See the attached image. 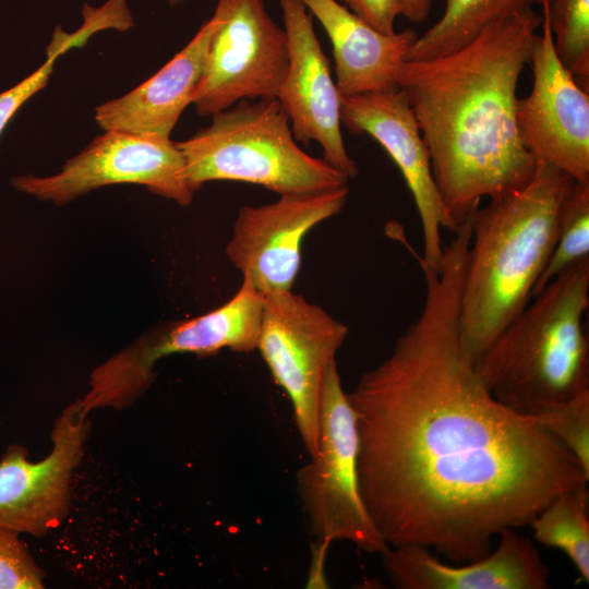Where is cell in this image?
Wrapping results in <instances>:
<instances>
[{
    "instance_id": "obj_20",
    "label": "cell",
    "mask_w": 589,
    "mask_h": 589,
    "mask_svg": "<svg viewBox=\"0 0 589 589\" xmlns=\"http://www.w3.org/2000/svg\"><path fill=\"white\" fill-rule=\"evenodd\" d=\"M533 538L561 550L589 581V492L582 484L557 494L529 524Z\"/></svg>"
},
{
    "instance_id": "obj_24",
    "label": "cell",
    "mask_w": 589,
    "mask_h": 589,
    "mask_svg": "<svg viewBox=\"0 0 589 589\" xmlns=\"http://www.w3.org/2000/svg\"><path fill=\"white\" fill-rule=\"evenodd\" d=\"M82 14L84 23L75 33L69 34L60 26L56 27L47 47V58L57 59L73 47L84 46L97 31L115 28L124 32L134 26L127 0H108L101 8L85 3Z\"/></svg>"
},
{
    "instance_id": "obj_21",
    "label": "cell",
    "mask_w": 589,
    "mask_h": 589,
    "mask_svg": "<svg viewBox=\"0 0 589 589\" xmlns=\"http://www.w3.org/2000/svg\"><path fill=\"white\" fill-rule=\"evenodd\" d=\"M589 259V182L574 181L562 201L556 238L532 297L551 279Z\"/></svg>"
},
{
    "instance_id": "obj_3",
    "label": "cell",
    "mask_w": 589,
    "mask_h": 589,
    "mask_svg": "<svg viewBox=\"0 0 589 589\" xmlns=\"http://www.w3.org/2000/svg\"><path fill=\"white\" fill-rule=\"evenodd\" d=\"M574 181L554 166L537 164L524 188L490 200L471 215L459 333L473 364L531 300L555 243L562 201Z\"/></svg>"
},
{
    "instance_id": "obj_30",
    "label": "cell",
    "mask_w": 589,
    "mask_h": 589,
    "mask_svg": "<svg viewBox=\"0 0 589 589\" xmlns=\"http://www.w3.org/2000/svg\"><path fill=\"white\" fill-rule=\"evenodd\" d=\"M530 1L532 2V4L538 3V4L542 5V4L546 3V2H549L550 0H530Z\"/></svg>"
},
{
    "instance_id": "obj_14",
    "label": "cell",
    "mask_w": 589,
    "mask_h": 589,
    "mask_svg": "<svg viewBox=\"0 0 589 589\" xmlns=\"http://www.w3.org/2000/svg\"><path fill=\"white\" fill-rule=\"evenodd\" d=\"M340 119L352 134H368L389 155L412 195L423 235L419 262L440 271L447 221L432 175L429 151L413 111L398 88L341 97Z\"/></svg>"
},
{
    "instance_id": "obj_9",
    "label": "cell",
    "mask_w": 589,
    "mask_h": 589,
    "mask_svg": "<svg viewBox=\"0 0 589 589\" xmlns=\"http://www.w3.org/2000/svg\"><path fill=\"white\" fill-rule=\"evenodd\" d=\"M211 39L192 104L213 116L243 99L276 98L288 68L284 28L263 0H217Z\"/></svg>"
},
{
    "instance_id": "obj_29",
    "label": "cell",
    "mask_w": 589,
    "mask_h": 589,
    "mask_svg": "<svg viewBox=\"0 0 589 589\" xmlns=\"http://www.w3.org/2000/svg\"><path fill=\"white\" fill-rule=\"evenodd\" d=\"M167 1L170 5H176V4L182 3L185 0H167Z\"/></svg>"
},
{
    "instance_id": "obj_17",
    "label": "cell",
    "mask_w": 589,
    "mask_h": 589,
    "mask_svg": "<svg viewBox=\"0 0 589 589\" xmlns=\"http://www.w3.org/2000/svg\"><path fill=\"white\" fill-rule=\"evenodd\" d=\"M327 34L341 97L398 89V77L418 35L384 34L336 0H303Z\"/></svg>"
},
{
    "instance_id": "obj_16",
    "label": "cell",
    "mask_w": 589,
    "mask_h": 589,
    "mask_svg": "<svg viewBox=\"0 0 589 589\" xmlns=\"http://www.w3.org/2000/svg\"><path fill=\"white\" fill-rule=\"evenodd\" d=\"M394 587L399 589H546L550 570L533 542L505 529L485 556L460 565L440 561L419 545L389 546L381 554Z\"/></svg>"
},
{
    "instance_id": "obj_5",
    "label": "cell",
    "mask_w": 589,
    "mask_h": 589,
    "mask_svg": "<svg viewBox=\"0 0 589 589\" xmlns=\"http://www.w3.org/2000/svg\"><path fill=\"white\" fill-rule=\"evenodd\" d=\"M176 143L182 178L194 193L209 181L247 182L285 195L336 189L349 180L297 144L277 98L240 100Z\"/></svg>"
},
{
    "instance_id": "obj_11",
    "label": "cell",
    "mask_w": 589,
    "mask_h": 589,
    "mask_svg": "<svg viewBox=\"0 0 589 589\" xmlns=\"http://www.w3.org/2000/svg\"><path fill=\"white\" fill-rule=\"evenodd\" d=\"M550 1L542 4L541 34L530 51V93L518 98L521 142L536 164H546L589 182V94L558 59L549 20Z\"/></svg>"
},
{
    "instance_id": "obj_2",
    "label": "cell",
    "mask_w": 589,
    "mask_h": 589,
    "mask_svg": "<svg viewBox=\"0 0 589 589\" xmlns=\"http://www.w3.org/2000/svg\"><path fill=\"white\" fill-rule=\"evenodd\" d=\"M542 15L525 9L486 26L452 53L407 60L405 94L429 151L447 228L490 200L524 188L537 164L517 124V87Z\"/></svg>"
},
{
    "instance_id": "obj_8",
    "label": "cell",
    "mask_w": 589,
    "mask_h": 589,
    "mask_svg": "<svg viewBox=\"0 0 589 589\" xmlns=\"http://www.w3.org/2000/svg\"><path fill=\"white\" fill-rule=\"evenodd\" d=\"M348 327L291 290L264 296L256 349L288 395L310 456L318 447L322 388Z\"/></svg>"
},
{
    "instance_id": "obj_27",
    "label": "cell",
    "mask_w": 589,
    "mask_h": 589,
    "mask_svg": "<svg viewBox=\"0 0 589 589\" xmlns=\"http://www.w3.org/2000/svg\"><path fill=\"white\" fill-rule=\"evenodd\" d=\"M345 7L365 23L384 34L395 33V20L400 15V0H341Z\"/></svg>"
},
{
    "instance_id": "obj_10",
    "label": "cell",
    "mask_w": 589,
    "mask_h": 589,
    "mask_svg": "<svg viewBox=\"0 0 589 589\" xmlns=\"http://www.w3.org/2000/svg\"><path fill=\"white\" fill-rule=\"evenodd\" d=\"M183 157L170 137L107 130L56 175L19 176L13 187L38 200L62 206L111 184L144 185L152 193L188 206L194 192L182 178Z\"/></svg>"
},
{
    "instance_id": "obj_13",
    "label": "cell",
    "mask_w": 589,
    "mask_h": 589,
    "mask_svg": "<svg viewBox=\"0 0 589 589\" xmlns=\"http://www.w3.org/2000/svg\"><path fill=\"white\" fill-rule=\"evenodd\" d=\"M288 43V68L277 99L297 142L321 145L323 159L348 179L358 175L341 134V95L303 0H278Z\"/></svg>"
},
{
    "instance_id": "obj_26",
    "label": "cell",
    "mask_w": 589,
    "mask_h": 589,
    "mask_svg": "<svg viewBox=\"0 0 589 589\" xmlns=\"http://www.w3.org/2000/svg\"><path fill=\"white\" fill-rule=\"evenodd\" d=\"M55 61L56 59L46 58L36 71L13 87L0 93V135L17 110L47 85Z\"/></svg>"
},
{
    "instance_id": "obj_25",
    "label": "cell",
    "mask_w": 589,
    "mask_h": 589,
    "mask_svg": "<svg viewBox=\"0 0 589 589\" xmlns=\"http://www.w3.org/2000/svg\"><path fill=\"white\" fill-rule=\"evenodd\" d=\"M43 578L19 533L0 527V589H39Z\"/></svg>"
},
{
    "instance_id": "obj_7",
    "label": "cell",
    "mask_w": 589,
    "mask_h": 589,
    "mask_svg": "<svg viewBox=\"0 0 589 589\" xmlns=\"http://www.w3.org/2000/svg\"><path fill=\"white\" fill-rule=\"evenodd\" d=\"M358 453L356 413L334 361L323 381L318 447L298 471V489L311 534L317 541H347L364 552L382 554L389 545L363 503Z\"/></svg>"
},
{
    "instance_id": "obj_28",
    "label": "cell",
    "mask_w": 589,
    "mask_h": 589,
    "mask_svg": "<svg viewBox=\"0 0 589 589\" xmlns=\"http://www.w3.org/2000/svg\"><path fill=\"white\" fill-rule=\"evenodd\" d=\"M431 0H400V15L413 23L423 22L430 13Z\"/></svg>"
},
{
    "instance_id": "obj_18",
    "label": "cell",
    "mask_w": 589,
    "mask_h": 589,
    "mask_svg": "<svg viewBox=\"0 0 589 589\" xmlns=\"http://www.w3.org/2000/svg\"><path fill=\"white\" fill-rule=\"evenodd\" d=\"M218 17L205 21L191 41L158 72L128 94L95 110L98 125L145 136L170 137L201 80Z\"/></svg>"
},
{
    "instance_id": "obj_1",
    "label": "cell",
    "mask_w": 589,
    "mask_h": 589,
    "mask_svg": "<svg viewBox=\"0 0 589 589\" xmlns=\"http://www.w3.org/2000/svg\"><path fill=\"white\" fill-rule=\"evenodd\" d=\"M469 237L444 245L441 269L419 263L425 297L390 354L347 393L359 435L366 510L389 546L481 558L505 529L587 484L578 460L531 416L490 393L466 356L459 305Z\"/></svg>"
},
{
    "instance_id": "obj_12",
    "label": "cell",
    "mask_w": 589,
    "mask_h": 589,
    "mask_svg": "<svg viewBox=\"0 0 589 589\" xmlns=\"http://www.w3.org/2000/svg\"><path fill=\"white\" fill-rule=\"evenodd\" d=\"M348 185L279 195L273 203L243 205L225 252L230 263L263 294L291 290L301 263L305 236L337 215L347 202Z\"/></svg>"
},
{
    "instance_id": "obj_6",
    "label": "cell",
    "mask_w": 589,
    "mask_h": 589,
    "mask_svg": "<svg viewBox=\"0 0 589 589\" xmlns=\"http://www.w3.org/2000/svg\"><path fill=\"white\" fill-rule=\"evenodd\" d=\"M264 296L245 277L224 304L201 316L164 324L97 366L89 388L75 401L82 414L97 408L125 407L153 383L158 360L175 353L209 356L223 349H256Z\"/></svg>"
},
{
    "instance_id": "obj_15",
    "label": "cell",
    "mask_w": 589,
    "mask_h": 589,
    "mask_svg": "<svg viewBox=\"0 0 589 589\" xmlns=\"http://www.w3.org/2000/svg\"><path fill=\"white\" fill-rule=\"evenodd\" d=\"M85 435V417L73 402L56 421L52 449L45 459L32 462L23 447L8 448L0 460V527L41 536L60 524Z\"/></svg>"
},
{
    "instance_id": "obj_23",
    "label": "cell",
    "mask_w": 589,
    "mask_h": 589,
    "mask_svg": "<svg viewBox=\"0 0 589 589\" xmlns=\"http://www.w3.org/2000/svg\"><path fill=\"white\" fill-rule=\"evenodd\" d=\"M531 417L578 460L589 477V392Z\"/></svg>"
},
{
    "instance_id": "obj_19",
    "label": "cell",
    "mask_w": 589,
    "mask_h": 589,
    "mask_svg": "<svg viewBox=\"0 0 589 589\" xmlns=\"http://www.w3.org/2000/svg\"><path fill=\"white\" fill-rule=\"evenodd\" d=\"M531 4L530 0H447L441 19L417 37L407 60L432 59L461 49L491 23Z\"/></svg>"
},
{
    "instance_id": "obj_22",
    "label": "cell",
    "mask_w": 589,
    "mask_h": 589,
    "mask_svg": "<svg viewBox=\"0 0 589 589\" xmlns=\"http://www.w3.org/2000/svg\"><path fill=\"white\" fill-rule=\"evenodd\" d=\"M555 52L576 81L589 86V0H550Z\"/></svg>"
},
{
    "instance_id": "obj_4",
    "label": "cell",
    "mask_w": 589,
    "mask_h": 589,
    "mask_svg": "<svg viewBox=\"0 0 589 589\" xmlns=\"http://www.w3.org/2000/svg\"><path fill=\"white\" fill-rule=\"evenodd\" d=\"M589 259L551 279L474 364L490 393L537 414L589 392Z\"/></svg>"
}]
</instances>
